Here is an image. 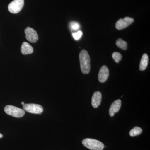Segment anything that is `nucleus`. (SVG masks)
<instances>
[{
	"instance_id": "18",
	"label": "nucleus",
	"mask_w": 150,
	"mask_h": 150,
	"mask_svg": "<svg viewBox=\"0 0 150 150\" xmlns=\"http://www.w3.org/2000/svg\"><path fill=\"white\" fill-rule=\"evenodd\" d=\"M2 137H3L2 134H1V133H0V139H1V138H2Z\"/></svg>"
},
{
	"instance_id": "8",
	"label": "nucleus",
	"mask_w": 150,
	"mask_h": 150,
	"mask_svg": "<svg viewBox=\"0 0 150 150\" xmlns=\"http://www.w3.org/2000/svg\"><path fill=\"white\" fill-rule=\"evenodd\" d=\"M109 71L106 66H103L100 68L98 74V79L100 82H105L109 76Z\"/></svg>"
},
{
	"instance_id": "3",
	"label": "nucleus",
	"mask_w": 150,
	"mask_h": 150,
	"mask_svg": "<svg viewBox=\"0 0 150 150\" xmlns=\"http://www.w3.org/2000/svg\"><path fill=\"white\" fill-rule=\"evenodd\" d=\"M4 111L8 115L16 118H21L25 113L24 110L12 105H6L4 108Z\"/></svg>"
},
{
	"instance_id": "12",
	"label": "nucleus",
	"mask_w": 150,
	"mask_h": 150,
	"mask_svg": "<svg viewBox=\"0 0 150 150\" xmlns=\"http://www.w3.org/2000/svg\"><path fill=\"white\" fill-rule=\"evenodd\" d=\"M149 57L146 54H144L141 59L139 69L141 71H144L148 67Z\"/></svg>"
},
{
	"instance_id": "15",
	"label": "nucleus",
	"mask_w": 150,
	"mask_h": 150,
	"mask_svg": "<svg viewBox=\"0 0 150 150\" xmlns=\"http://www.w3.org/2000/svg\"><path fill=\"white\" fill-rule=\"evenodd\" d=\"M70 27L71 31H77L79 29L80 25L77 22L72 21L70 23Z\"/></svg>"
},
{
	"instance_id": "4",
	"label": "nucleus",
	"mask_w": 150,
	"mask_h": 150,
	"mask_svg": "<svg viewBox=\"0 0 150 150\" xmlns=\"http://www.w3.org/2000/svg\"><path fill=\"white\" fill-rule=\"evenodd\" d=\"M24 4V0H14L9 4L8 10L12 13H18L23 8Z\"/></svg>"
},
{
	"instance_id": "19",
	"label": "nucleus",
	"mask_w": 150,
	"mask_h": 150,
	"mask_svg": "<svg viewBox=\"0 0 150 150\" xmlns=\"http://www.w3.org/2000/svg\"><path fill=\"white\" fill-rule=\"evenodd\" d=\"M21 104L23 105H24L25 104L24 102H21Z\"/></svg>"
},
{
	"instance_id": "10",
	"label": "nucleus",
	"mask_w": 150,
	"mask_h": 150,
	"mask_svg": "<svg viewBox=\"0 0 150 150\" xmlns=\"http://www.w3.org/2000/svg\"><path fill=\"white\" fill-rule=\"evenodd\" d=\"M102 94L99 91H96L93 93L92 97L91 104L93 107L97 108L101 103Z\"/></svg>"
},
{
	"instance_id": "9",
	"label": "nucleus",
	"mask_w": 150,
	"mask_h": 150,
	"mask_svg": "<svg viewBox=\"0 0 150 150\" xmlns=\"http://www.w3.org/2000/svg\"><path fill=\"white\" fill-rule=\"evenodd\" d=\"M121 101L120 99L117 100L112 103L110 105L109 110V113L110 116H114L115 113H117L121 108Z\"/></svg>"
},
{
	"instance_id": "7",
	"label": "nucleus",
	"mask_w": 150,
	"mask_h": 150,
	"mask_svg": "<svg viewBox=\"0 0 150 150\" xmlns=\"http://www.w3.org/2000/svg\"><path fill=\"white\" fill-rule=\"evenodd\" d=\"M134 21V18L129 17H126L123 19H120L116 22L115 27L118 30L124 29L131 25Z\"/></svg>"
},
{
	"instance_id": "16",
	"label": "nucleus",
	"mask_w": 150,
	"mask_h": 150,
	"mask_svg": "<svg viewBox=\"0 0 150 150\" xmlns=\"http://www.w3.org/2000/svg\"><path fill=\"white\" fill-rule=\"evenodd\" d=\"M112 57L116 63H118L122 59V56L119 52H115L112 54Z\"/></svg>"
},
{
	"instance_id": "11",
	"label": "nucleus",
	"mask_w": 150,
	"mask_h": 150,
	"mask_svg": "<svg viewBox=\"0 0 150 150\" xmlns=\"http://www.w3.org/2000/svg\"><path fill=\"white\" fill-rule=\"evenodd\" d=\"M21 51L23 55H28L33 53V48L29 43L25 42L22 44Z\"/></svg>"
},
{
	"instance_id": "17",
	"label": "nucleus",
	"mask_w": 150,
	"mask_h": 150,
	"mask_svg": "<svg viewBox=\"0 0 150 150\" xmlns=\"http://www.w3.org/2000/svg\"><path fill=\"white\" fill-rule=\"evenodd\" d=\"M83 35V32L81 30H78L76 32L73 33L72 35L75 40H79L81 38Z\"/></svg>"
},
{
	"instance_id": "2",
	"label": "nucleus",
	"mask_w": 150,
	"mask_h": 150,
	"mask_svg": "<svg viewBox=\"0 0 150 150\" xmlns=\"http://www.w3.org/2000/svg\"><path fill=\"white\" fill-rule=\"evenodd\" d=\"M82 144L85 147L91 150H102L104 148V145L102 142L89 138L84 139Z\"/></svg>"
},
{
	"instance_id": "6",
	"label": "nucleus",
	"mask_w": 150,
	"mask_h": 150,
	"mask_svg": "<svg viewBox=\"0 0 150 150\" xmlns=\"http://www.w3.org/2000/svg\"><path fill=\"white\" fill-rule=\"evenodd\" d=\"M25 38L29 42L32 43H36L38 40V34L33 28L27 27L25 29Z\"/></svg>"
},
{
	"instance_id": "5",
	"label": "nucleus",
	"mask_w": 150,
	"mask_h": 150,
	"mask_svg": "<svg viewBox=\"0 0 150 150\" xmlns=\"http://www.w3.org/2000/svg\"><path fill=\"white\" fill-rule=\"evenodd\" d=\"M23 110L33 114H41L43 112V108L41 105L37 104L30 103L23 105Z\"/></svg>"
},
{
	"instance_id": "14",
	"label": "nucleus",
	"mask_w": 150,
	"mask_h": 150,
	"mask_svg": "<svg viewBox=\"0 0 150 150\" xmlns=\"http://www.w3.org/2000/svg\"><path fill=\"white\" fill-rule=\"evenodd\" d=\"M116 46L118 48H121L123 50H126L127 48V43L126 41H124L121 38H119L116 41Z\"/></svg>"
},
{
	"instance_id": "13",
	"label": "nucleus",
	"mask_w": 150,
	"mask_h": 150,
	"mask_svg": "<svg viewBox=\"0 0 150 150\" xmlns=\"http://www.w3.org/2000/svg\"><path fill=\"white\" fill-rule=\"evenodd\" d=\"M142 129L140 127L136 126L133 128L129 132V135L131 137H134L139 136L142 134Z\"/></svg>"
},
{
	"instance_id": "1",
	"label": "nucleus",
	"mask_w": 150,
	"mask_h": 150,
	"mask_svg": "<svg viewBox=\"0 0 150 150\" xmlns=\"http://www.w3.org/2000/svg\"><path fill=\"white\" fill-rule=\"evenodd\" d=\"M81 71L83 74H88L91 69L90 57L87 51L83 50L79 54Z\"/></svg>"
}]
</instances>
